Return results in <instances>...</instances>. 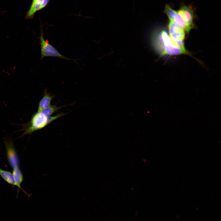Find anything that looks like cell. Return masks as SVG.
<instances>
[{
    "mask_svg": "<svg viewBox=\"0 0 221 221\" xmlns=\"http://www.w3.org/2000/svg\"><path fill=\"white\" fill-rule=\"evenodd\" d=\"M66 114L62 112L54 116L47 117L41 111H38L33 114L29 122L23 125L21 130L24 132L21 136L31 134L33 132L45 128L53 121Z\"/></svg>",
    "mask_w": 221,
    "mask_h": 221,
    "instance_id": "6da1fadb",
    "label": "cell"
},
{
    "mask_svg": "<svg viewBox=\"0 0 221 221\" xmlns=\"http://www.w3.org/2000/svg\"><path fill=\"white\" fill-rule=\"evenodd\" d=\"M184 54H189V52L186 50H184L175 45L171 40L170 42L163 46L159 54L162 56L166 55H175Z\"/></svg>",
    "mask_w": 221,
    "mask_h": 221,
    "instance_id": "8992f818",
    "label": "cell"
},
{
    "mask_svg": "<svg viewBox=\"0 0 221 221\" xmlns=\"http://www.w3.org/2000/svg\"><path fill=\"white\" fill-rule=\"evenodd\" d=\"M50 1V0H32L30 6L27 12L25 18L27 19H33L35 14L45 8Z\"/></svg>",
    "mask_w": 221,
    "mask_h": 221,
    "instance_id": "5b68a950",
    "label": "cell"
},
{
    "mask_svg": "<svg viewBox=\"0 0 221 221\" xmlns=\"http://www.w3.org/2000/svg\"><path fill=\"white\" fill-rule=\"evenodd\" d=\"M7 157L8 162L12 168L19 167V161L17 152L11 140H5Z\"/></svg>",
    "mask_w": 221,
    "mask_h": 221,
    "instance_id": "3957f363",
    "label": "cell"
},
{
    "mask_svg": "<svg viewBox=\"0 0 221 221\" xmlns=\"http://www.w3.org/2000/svg\"><path fill=\"white\" fill-rule=\"evenodd\" d=\"M184 20L186 26V31L188 33L193 27L194 12L189 7L184 6L177 12Z\"/></svg>",
    "mask_w": 221,
    "mask_h": 221,
    "instance_id": "277c9868",
    "label": "cell"
},
{
    "mask_svg": "<svg viewBox=\"0 0 221 221\" xmlns=\"http://www.w3.org/2000/svg\"><path fill=\"white\" fill-rule=\"evenodd\" d=\"M180 28L184 30H186V24L180 15L178 13L175 15L173 21Z\"/></svg>",
    "mask_w": 221,
    "mask_h": 221,
    "instance_id": "8fae6325",
    "label": "cell"
},
{
    "mask_svg": "<svg viewBox=\"0 0 221 221\" xmlns=\"http://www.w3.org/2000/svg\"><path fill=\"white\" fill-rule=\"evenodd\" d=\"M39 39L41 50V60L45 57L52 56L57 57L67 60H72L75 62L78 60L69 58L63 56L49 43L48 40H45L41 26V34Z\"/></svg>",
    "mask_w": 221,
    "mask_h": 221,
    "instance_id": "7a4b0ae2",
    "label": "cell"
},
{
    "mask_svg": "<svg viewBox=\"0 0 221 221\" xmlns=\"http://www.w3.org/2000/svg\"><path fill=\"white\" fill-rule=\"evenodd\" d=\"M0 176L8 183L13 185V186H17L13 174L10 172L3 170L0 168Z\"/></svg>",
    "mask_w": 221,
    "mask_h": 221,
    "instance_id": "9c48e42d",
    "label": "cell"
},
{
    "mask_svg": "<svg viewBox=\"0 0 221 221\" xmlns=\"http://www.w3.org/2000/svg\"><path fill=\"white\" fill-rule=\"evenodd\" d=\"M63 106L58 107L56 104L55 105H50L49 107L41 111L47 117L51 116L54 112L57 111L61 108L64 107Z\"/></svg>",
    "mask_w": 221,
    "mask_h": 221,
    "instance_id": "30bf717a",
    "label": "cell"
},
{
    "mask_svg": "<svg viewBox=\"0 0 221 221\" xmlns=\"http://www.w3.org/2000/svg\"><path fill=\"white\" fill-rule=\"evenodd\" d=\"M12 174L15 182L18 188L17 192H18L20 189H21L24 193L28 196L29 198L30 195L25 192L21 188V185L23 180V176L22 173L20 170L19 167H17L13 169Z\"/></svg>",
    "mask_w": 221,
    "mask_h": 221,
    "instance_id": "ba28073f",
    "label": "cell"
},
{
    "mask_svg": "<svg viewBox=\"0 0 221 221\" xmlns=\"http://www.w3.org/2000/svg\"><path fill=\"white\" fill-rule=\"evenodd\" d=\"M55 95L48 92L46 89L44 90L43 97L40 101L38 107V111H41L49 107Z\"/></svg>",
    "mask_w": 221,
    "mask_h": 221,
    "instance_id": "52a82bcc",
    "label": "cell"
},
{
    "mask_svg": "<svg viewBox=\"0 0 221 221\" xmlns=\"http://www.w3.org/2000/svg\"><path fill=\"white\" fill-rule=\"evenodd\" d=\"M165 12L168 16L169 21H173L177 12L173 10L169 6L167 5L165 8Z\"/></svg>",
    "mask_w": 221,
    "mask_h": 221,
    "instance_id": "7c38bea8",
    "label": "cell"
}]
</instances>
